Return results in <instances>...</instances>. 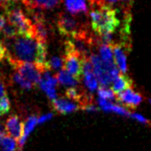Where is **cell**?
<instances>
[{
  "label": "cell",
  "instance_id": "6da1fadb",
  "mask_svg": "<svg viewBox=\"0 0 151 151\" xmlns=\"http://www.w3.org/2000/svg\"><path fill=\"white\" fill-rule=\"evenodd\" d=\"M12 39V53H7V58L35 63L43 70V73L50 71L47 63V47L45 43L37 37L25 35H17Z\"/></svg>",
  "mask_w": 151,
  "mask_h": 151
},
{
  "label": "cell",
  "instance_id": "7a4b0ae2",
  "mask_svg": "<svg viewBox=\"0 0 151 151\" xmlns=\"http://www.w3.org/2000/svg\"><path fill=\"white\" fill-rule=\"evenodd\" d=\"M90 17L93 30L101 37L113 34L119 26L117 12L107 6L94 9L90 13Z\"/></svg>",
  "mask_w": 151,
  "mask_h": 151
},
{
  "label": "cell",
  "instance_id": "3957f363",
  "mask_svg": "<svg viewBox=\"0 0 151 151\" xmlns=\"http://www.w3.org/2000/svg\"><path fill=\"white\" fill-rule=\"evenodd\" d=\"M90 61L100 86L109 87L121 73L115 62H105L97 55H91Z\"/></svg>",
  "mask_w": 151,
  "mask_h": 151
},
{
  "label": "cell",
  "instance_id": "277c9868",
  "mask_svg": "<svg viewBox=\"0 0 151 151\" xmlns=\"http://www.w3.org/2000/svg\"><path fill=\"white\" fill-rule=\"evenodd\" d=\"M6 14V20L11 23L18 32V35L37 37H35V28L33 21L26 17L20 8L9 6L4 11Z\"/></svg>",
  "mask_w": 151,
  "mask_h": 151
},
{
  "label": "cell",
  "instance_id": "5b68a950",
  "mask_svg": "<svg viewBox=\"0 0 151 151\" xmlns=\"http://www.w3.org/2000/svg\"><path fill=\"white\" fill-rule=\"evenodd\" d=\"M65 45V55L63 57V69H65L69 74L79 79L82 76L83 61L86 58L85 55L76 51L70 41L67 39L64 43Z\"/></svg>",
  "mask_w": 151,
  "mask_h": 151
},
{
  "label": "cell",
  "instance_id": "8992f818",
  "mask_svg": "<svg viewBox=\"0 0 151 151\" xmlns=\"http://www.w3.org/2000/svg\"><path fill=\"white\" fill-rule=\"evenodd\" d=\"M12 67L19 73L23 78H25L34 84H38L42 78L43 70L39 66L32 62H25L14 60V59L8 58Z\"/></svg>",
  "mask_w": 151,
  "mask_h": 151
},
{
  "label": "cell",
  "instance_id": "52a82bcc",
  "mask_svg": "<svg viewBox=\"0 0 151 151\" xmlns=\"http://www.w3.org/2000/svg\"><path fill=\"white\" fill-rule=\"evenodd\" d=\"M57 27L58 32L61 35L71 37L82 33V31L79 29L78 21L71 15L65 13H61L58 14L57 19Z\"/></svg>",
  "mask_w": 151,
  "mask_h": 151
},
{
  "label": "cell",
  "instance_id": "ba28073f",
  "mask_svg": "<svg viewBox=\"0 0 151 151\" xmlns=\"http://www.w3.org/2000/svg\"><path fill=\"white\" fill-rule=\"evenodd\" d=\"M82 77H83V83H84L87 90L91 93L97 92L99 87H100V83H99L98 78L93 72L92 63H91L90 59L85 58L84 61H83Z\"/></svg>",
  "mask_w": 151,
  "mask_h": 151
},
{
  "label": "cell",
  "instance_id": "9c48e42d",
  "mask_svg": "<svg viewBox=\"0 0 151 151\" xmlns=\"http://www.w3.org/2000/svg\"><path fill=\"white\" fill-rule=\"evenodd\" d=\"M116 101L120 102V104L125 105L128 108H135L142 103V97L140 93L136 92L132 88H128L124 92L118 94Z\"/></svg>",
  "mask_w": 151,
  "mask_h": 151
},
{
  "label": "cell",
  "instance_id": "30bf717a",
  "mask_svg": "<svg viewBox=\"0 0 151 151\" xmlns=\"http://www.w3.org/2000/svg\"><path fill=\"white\" fill-rule=\"evenodd\" d=\"M52 107H53V109L55 112L66 115L76 112L78 109H81V105L71 100H67V99L64 98H58L55 100L52 101Z\"/></svg>",
  "mask_w": 151,
  "mask_h": 151
},
{
  "label": "cell",
  "instance_id": "8fae6325",
  "mask_svg": "<svg viewBox=\"0 0 151 151\" xmlns=\"http://www.w3.org/2000/svg\"><path fill=\"white\" fill-rule=\"evenodd\" d=\"M5 130L8 135L13 137L15 140H18L22 136L23 124L20 121V118L17 115H12L7 119L5 124Z\"/></svg>",
  "mask_w": 151,
  "mask_h": 151
},
{
  "label": "cell",
  "instance_id": "7c38bea8",
  "mask_svg": "<svg viewBox=\"0 0 151 151\" xmlns=\"http://www.w3.org/2000/svg\"><path fill=\"white\" fill-rule=\"evenodd\" d=\"M97 101H98L99 107H100L101 110L105 111V112L114 113V114L120 115V116H124V117L130 116L129 110L127 109L126 107L120 104V103H114L111 101L101 100V99H99V98Z\"/></svg>",
  "mask_w": 151,
  "mask_h": 151
},
{
  "label": "cell",
  "instance_id": "4fadbf2b",
  "mask_svg": "<svg viewBox=\"0 0 151 151\" xmlns=\"http://www.w3.org/2000/svg\"><path fill=\"white\" fill-rule=\"evenodd\" d=\"M114 61L122 74H126L127 67V57L125 54V46L122 44H116L113 46Z\"/></svg>",
  "mask_w": 151,
  "mask_h": 151
},
{
  "label": "cell",
  "instance_id": "5bb4252c",
  "mask_svg": "<svg viewBox=\"0 0 151 151\" xmlns=\"http://www.w3.org/2000/svg\"><path fill=\"white\" fill-rule=\"evenodd\" d=\"M37 119H38L37 115H35V114L31 115V116H29L27 118V120L25 121L24 124H23L22 136L18 141V146H19V150L20 151H22L23 146L25 145L26 142L28 140V138H29V136L31 135V133L35 130V126L38 124H37Z\"/></svg>",
  "mask_w": 151,
  "mask_h": 151
},
{
  "label": "cell",
  "instance_id": "9a60e30c",
  "mask_svg": "<svg viewBox=\"0 0 151 151\" xmlns=\"http://www.w3.org/2000/svg\"><path fill=\"white\" fill-rule=\"evenodd\" d=\"M132 84H133V82L129 77H127L124 74H120L114 79V81L112 82V84H111V86H112L111 88H112L115 94L118 95L122 92H124L126 89L132 88Z\"/></svg>",
  "mask_w": 151,
  "mask_h": 151
},
{
  "label": "cell",
  "instance_id": "2e32d148",
  "mask_svg": "<svg viewBox=\"0 0 151 151\" xmlns=\"http://www.w3.org/2000/svg\"><path fill=\"white\" fill-rule=\"evenodd\" d=\"M55 77H57L59 84L67 86L68 88H70V87H77L79 83L78 79L71 74H69L65 69H61Z\"/></svg>",
  "mask_w": 151,
  "mask_h": 151
},
{
  "label": "cell",
  "instance_id": "e0dca14e",
  "mask_svg": "<svg viewBox=\"0 0 151 151\" xmlns=\"http://www.w3.org/2000/svg\"><path fill=\"white\" fill-rule=\"evenodd\" d=\"M0 151H20L17 141L4 132L0 139Z\"/></svg>",
  "mask_w": 151,
  "mask_h": 151
},
{
  "label": "cell",
  "instance_id": "ac0fdd59",
  "mask_svg": "<svg viewBox=\"0 0 151 151\" xmlns=\"http://www.w3.org/2000/svg\"><path fill=\"white\" fill-rule=\"evenodd\" d=\"M100 58L105 62H115L113 47L110 44H102L100 47Z\"/></svg>",
  "mask_w": 151,
  "mask_h": 151
},
{
  "label": "cell",
  "instance_id": "d6986e66",
  "mask_svg": "<svg viewBox=\"0 0 151 151\" xmlns=\"http://www.w3.org/2000/svg\"><path fill=\"white\" fill-rule=\"evenodd\" d=\"M98 93V98L101 99V100L105 101H115L117 98V95L114 93V91L110 87H99V89L97 91Z\"/></svg>",
  "mask_w": 151,
  "mask_h": 151
},
{
  "label": "cell",
  "instance_id": "ffe728a7",
  "mask_svg": "<svg viewBox=\"0 0 151 151\" xmlns=\"http://www.w3.org/2000/svg\"><path fill=\"white\" fill-rule=\"evenodd\" d=\"M13 81H14V83H17L20 88L24 90H31L35 87L34 83H32L25 78H23L22 76L17 72L13 75Z\"/></svg>",
  "mask_w": 151,
  "mask_h": 151
},
{
  "label": "cell",
  "instance_id": "44dd1931",
  "mask_svg": "<svg viewBox=\"0 0 151 151\" xmlns=\"http://www.w3.org/2000/svg\"><path fill=\"white\" fill-rule=\"evenodd\" d=\"M39 87H40V89L44 92L47 97H48L51 101L55 100V99H58V93H57V90H55V87H53L51 86L50 84H48L46 81H44L43 79L41 78L40 82L38 83Z\"/></svg>",
  "mask_w": 151,
  "mask_h": 151
},
{
  "label": "cell",
  "instance_id": "7402d4cb",
  "mask_svg": "<svg viewBox=\"0 0 151 151\" xmlns=\"http://www.w3.org/2000/svg\"><path fill=\"white\" fill-rule=\"evenodd\" d=\"M2 33V35L5 37L7 39H12L14 38L15 37H17L18 35V32L17 30L15 29V28L11 24V23H9L7 20H6V23L5 25L3 26L2 30L0 31Z\"/></svg>",
  "mask_w": 151,
  "mask_h": 151
},
{
  "label": "cell",
  "instance_id": "603a6c76",
  "mask_svg": "<svg viewBox=\"0 0 151 151\" xmlns=\"http://www.w3.org/2000/svg\"><path fill=\"white\" fill-rule=\"evenodd\" d=\"M48 63V67L49 70H59L60 71L63 68V58H59V57H52L50 58V60L47 62Z\"/></svg>",
  "mask_w": 151,
  "mask_h": 151
},
{
  "label": "cell",
  "instance_id": "cb8c5ba5",
  "mask_svg": "<svg viewBox=\"0 0 151 151\" xmlns=\"http://www.w3.org/2000/svg\"><path fill=\"white\" fill-rule=\"evenodd\" d=\"M10 109H11V102L9 98L6 95V96L0 99V112H1L2 115L7 114L10 111Z\"/></svg>",
  "mask_w": 151,
  "mask_h": 151
},
{
  "label": "cell",
  "instance_id": "d4e9b609",
  "mask_svg": "<svg viewBox=\"0 0 151 151\" xmlns=\"http://www.w3.org/2000/svg\"><path fill=\"white\" fill-rule=\"evenodd\" d=\"M129 117H131L135 121L141 122V124H149V121L145 116H142V114H139V113H130V116Z\"/></svg>",
  "mask_w": 151,
  "mask_h": 151
},
{
  "label": "cell",
  "instance_id": "484cf974",
  "mask_svg": "<svg viewBox=\"0 0 151 151\" xmlns=\"http://www.w3.org/2000/svg\"><path fill=\"white\" fill-rule=\"evenodd\" d=\"M54 117V113H47V114H44V115H41V116H38V119H37V124H44V122L50 121L52 118Z\"/></svg>",
  "mask_w": 151,
  "mask_h": 151
},
{
  "label": "cell",
  "instance_id": "4316f807",
  "mask_svg": "<svg viewBox=\"0 0 151 151\" xmlns=\"http://www.w3.org/2000/svg\"><path fill=\"white\" fill-rule=\"evenodd\" d=\"M7 53H8L7 46L2 40H0V62L7 57Z\"/></svg>",
  "mask_w": 151,
  "mask_h": 151
},
{
  "label": "cell",
  "instance_id": "83f0119b",
  "mask_svg": "<svg viewBox=\"0 0 151 151\" xmlns=\"http://www.w3.org/2000/svg\"><path fill=\"white\" fill-rule=\"evenodd\" d=\"M81 109L87 111V112H96L98 108H97V106H95V104H93V103L88 102V103H86V104L82 105Z\"/></svg>",
  "mask_w": 151,
  "mask_h": 151
},
{
  "label": "cell",
  "instance_id": "f1b7e54d",
  "mask_svg": "<svg viewBox=\"0 0 151 151\" xmlns=\"http://www.w3.org/2000/svg\"><path fill=\"white\" fill-rule=\"evenodd\" d=\"M6 87H5V83L3 82V81L0 78V99L2 97L6 96Z\"/></svg>",
  "mask_w": 151,
  "mask_h": 151
},
{
  "label": "cell",
  "instance_id": "f546056e",
  "mask_svg": "<svg viewBox=\"0 0 151 151\" xmlns=\"http://www.w3.org/2000/svg\"><path fill=\"white\" fill-rule=\"evenodd\" d=\"M75 3H76V0H65V6L67 8V10L69 12L72 11Z\"/></svg>",
  "mask_w": 151,
  "mask_h": 151
},
{
  "label": "cell",
  "instance_id": "4dcf8cb0",
  "mask_svg": "<svg viewBox=\"0 0 151 151\" xmlns=\"http://www.w3.org/2000/svg\"><path fill=\"white\" fill-rule=\"evenodd\" d=\"M6 23V18L3 17V15H0V31L2 30L3 26L5 25Z\"/></svg>",
  "mask_w": 151,
  "mask_h": 151
},
{
  "label": "cell",
  "instance_id": "1f68e13d",
  "mask_svg": "<svg viewBox=\"0 0 151 151\" xmlns=\"http://www.w3.org/2000/svg\"><path fill=\"white\" fill-rule=\"evenodd\" d=\"M7 1H8V3L10 4V5H13V4L17 3L18 1H21V0H7Z\"/></svg>",
  "mask_w": 151,
  "mask_h": 151
},
{
  "label": "cell",
  "instance_id": "d6a6232c",
  "mask_svg": "<svg viewBox=\"0 0 151 151\" xmlns=\"http://www.w3.org/2000/svg\"><path fill=\"white\" fill-rule=\"evenodd\" d=\"M3 134H4V129H3V126L1 125V124H0V139H1Z\"/></svg>",
  "mask_w": 151,
  "mask_h": 151
},
{
  "label": "cell",
  "instance_id": "836d02e7",
  "mask_svg": "<svg viewBox=\"0 0 151 151\" xmlns=\"http://www.w3.org/2000/svg\"><path fill=\"white\" fill-rule=\"evenodd\" d=\"M108 1H110V2H115V1H117V0H108Z\"/></svg>",
  "mask_w": 151,
  "mask_h": 151
},
{
  "label": "cell",
  "instance_id": "e575fe53",
  "mask_svg": "<svg viewBox=\"0 0 151 151\" xmlns=\"http://www.w3.org/2000/svg\"><path fill=\"white\" fill-rule=\"evenodd\" d=\"M149 101H150V104H151V100H149Z\"/></svg>",
  "mask_w": 151,
  "mask_h": 151
}]
</instances>
